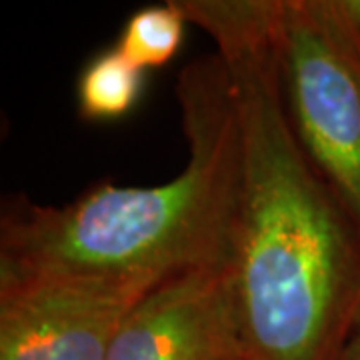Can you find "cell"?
Returning a JSON list of instances; mask_svg holds the SVG:
<instances>
[{"label":"cell","instance_id":"cell-4","mask_svg":"<svg viewBox=\"0 0 360 360\" xmlns=\"http://www.w3.org/2000/svg\"><path fill=\"white\" fill-rule=\"evenodd\" d=\"M144 295L0 266V360H108Z\"/></svg>","mask_w":360,"mask_h":360},{"label":"cell","instance_id":"cell-7","mask_svg":"<svg viewBox=\"0 0 360 360\" xmlns=\"http://www.w3.org/2000/svg\"><path fill=\"white\" fill-rule=\"evenodd\" d=\"M186 22L176 0L146 6L130 16L116 51L141 70L165 66L179 52Z\"/></svg>","mask_w":360,"mask_h":360},{"label":"cell","instance_id":"cell-6","mask_svg":"<svg viewBox=\"0 0 360 360\" xmlns=\"http://www.w3.org/2000/svg\"><path fill=\"white\" fill-rule=\"evenodd\" d=\"M144 70L120 52L106 51L92 58L78 78V110L92 122L124 118L142 94Z\"/></svg>","mask_w":360,"mask_h":360},{"label":"cell","instance_id":"cell-3","mask_svg":"<svg viewBox=\"0 0 360 360\" xmlns=\"http://www.w3.org/2000/svg\"><path fill=\"white\" fill-rule=\"evenodd\" d=\"M276 44L296 139L360 231V44L335 0H278Z\"/></svg>","mask_w":360,"mask_h":360},{"label":"cell","instance_id":"cell-2","mask_svg":"<svg viewBox=\"0 0 360 360\" xmlns=\"http://www.w3.org/2000/svg\"><path fill=\"white\" fill-rule=\"evenodd\" d=\"M188 162L160 186L103 182L77 200L11 198L0 217V266L148 292L182 270L231 262L238 139L219 54L182 70L176 86Z\"/></svg>","mask_w":360,"mask_h":360},{"label":"cell","instance_id":"cell-8","mask_svg":"<svg viewBox=\"0 0 360 360\" xmlns=\"http://www.w3.org/2000/svg\"><path fill=\"white\" fill-rule=\"evenodd\" d=\"M336 360H360V319L354 324V328L350 330L347 342Z\"/></svg>","mask_w":360,"mask_h":360},{"label":"cell","instance_id":"cell-1","mask_svg":"<svg viewBox=\"0 0 360 360\" xmlns=\"http://www.w3.org/2000/svg\"><path fill=\"white\" fill-rule=\"evenodd\" d=\"M222 58L238 139L229 262L246 360H336L360 319V231L286 115L278 0H176Z\"/></svg>","mask_w":360,"mask_h":360},{"label":"cell","instance_id":"cell-5","mask_svg":"<svg viewBox=\"0 0 360 360\" xmlns=\"http://www.w3.org/2000/svg\"><path fill=\"white\" fill-rule=\"evenodd\" d=\"M108 360H246L229 266L182 270L129 310Z\"/></svg>","mask_w":360,"mask_h":360}]
</instances>
